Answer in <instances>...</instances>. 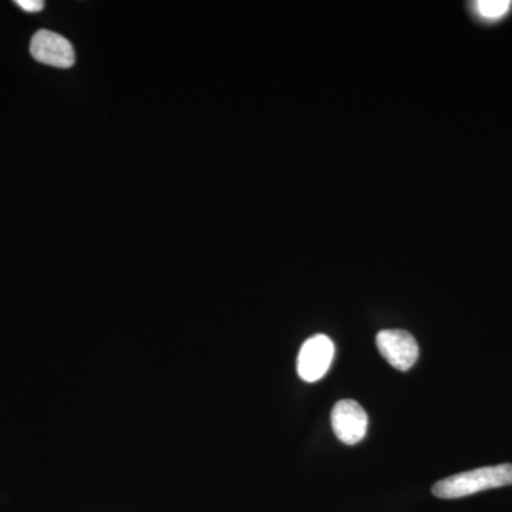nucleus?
Segmentation results:
<instances>
[{"instance_id":"nucleus-5","label":"nucleus","mask_w":512,"mask_h":512,"mask_svg":"<svg viewBox=\"0 0 512 512\" xmlns=\"http://www.w3.org/2000/svg\"><path fill=\"white\" fill-rule=\"evenodd\" d=\"M30 55L37 62L69 69L74 64V49L66 37L50 30H39L30 42Z\"/></svg>"},{"instance_id":"nucleus-6","label":"nucleus","mask_w":512,"mask_h":512,"mask_svg":"<svg viewBox=\"0 0 512 512\" xmlns=\"http://www.w3.org/2000/svg\"><path fill=\"white\" fill-rule=\"evenodd\" d=\"M510 0H478L473 3L474 12L487 22L503 19L510 12Z\"/></svg>"},{"instance_id":"nucleus-2","label":"nucleus","mask_w":512,"mask_h":512,"mask_svg":"<svg viewBox=\"0 0 512 512\" xmlns=\"http://www.w3.org/2000/svg\"><path fill=\"white\" fill-rule=\"evenodd\" d=\"M335 345L326 335H315L303 343L298 356V375L303 382H318L328 373Z\"/></svg>"},{"instance_id":"nucleus-1","label":"nucleus","mask_w":512,"mask_h":512,"mask_svg":"<svg viewBox=\"0 0 512 512\" xmlns=\"http://www.w3.org/2000/svg\"><path fill=\"white\" fill-rule=\"evenodd\" d=\"M507 485H512V464H498L444 478L433 485L431 493L441 500H456Z\"/></svg>"},{"instance_id":"nucleus-7","label":"nucleus","mask_w":512,"mask_h":512,"mask_svg":"<svg viewBox=\"0 0 512 512\" xmlns=\"http://www.w3.org/2000/svg\"><path fill=\"white\" fill-rule=\"evenodd\" d=\"M15 3L20 9L28 13H37L45 8V2H42V0H16Z\"/></svg>"},{"instance_id":"nucleus-4","label":"nucleus","mask_w":512,"mask_h":512,"mask_svg":"<svg viewBox=\"0 0 512 512\" xmlns=\"http://www.w3.org/2000/svg\"><path fill=\"white\" fill-rule=\"evenodd\" d=\"M332 426L342 443L353 446L365 439L369 419L365 409L355 400H340L332 410Z\"/></svg>"},{"instance_id":"nucleus-3","label":"nucleus","mask_w":512,"mask_h":512,"mask_svg":"<svg viewBox=\"0 0 512 512\" xmlns=\"http://www.w3.org/2000/svg\"><path fill=\"white\" fill-rule=\"evenodd\" d=\"M376 345L384 359L400 372L412 369L419 357V345L406 330H382L377 333Z\"/></svg>"}]
</instances>
